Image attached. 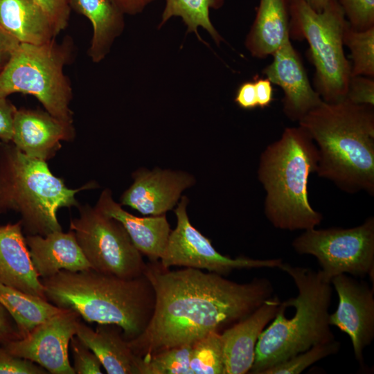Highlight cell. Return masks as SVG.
Here are the masks:
<instances>
[{"label":"cell","mask_w":374,"mask_h":374,"mask_svg":"<svg viewBox=\"0 0 374 374\" xmlns=\"http://www.w3.org/2000/svg\"><path fill=\"white\" fill-rule=\"evenodd\" d=\"M144 274L154 290V310L145 330L127 341L143 359L220 332L249 316L274 292L265 278L238 283L199 269L170 270L159 261L146 264Z\"/></svg>","instance_id":"6da1fadb"},{"label":"cell","mask_w":374,"mask_h":374,"mask_svg":"<svg viewBox=\"0 0 374 374\" xmlns=\"http://www.w3.org/2000/svg\"><path fill=\"white\" fill-rule=\"evenodd\" d=\"M319 152L317 173L348 193L374 195V107L322 103L300 121Z\"/></svg>","instance_id":"7a4b0ae2"},{"label":"cell","mask_w":374,"mask_h":374,"mask_svg":"<svg viewBox=\"0 0 374 374\" xmlns=\"http://www.w3.org/2000/svg\"><path fill=\"white\" fill-rule=\"evenodd\" d=\"M40 280L48 301L87 322L118 326L127 341L145 330L154 310V290L145 274L123 278L91 268L62 269Z\"/></svg>","instance_id":"3957f363"},{"label":"cell","mask_w":374,"mask_h":374,"mask_svg":"<svg viewBox=\"0 0 374 374\" xmlns=\"http://www.w3.org/2000/svg\"><path fill=\"white\" fill-rule=\"evenodd\" d=\"M318 161L317 148L300 125L286 127L261 153L258 178L265 192L264 213L275 228L305 231L322 222L308 196V178Z\"/></svg>","instance_id":"277c9868"},{"label":"cell","mask_w":374,"mask_h":374,"mask_svg":"<svg viewBox=\"0 0 374 374\" xmlns=\"http://www.w3.org/2000/svg\"><path fill=\"white\" fill-rule=\"evenodd\" d=\"M278 268L292 278L298 294L280 303L272 323L260 334L250 373L262 374L314 345L335 339L329 323L331 283L319 270L283 262Z\"/></svg>","instance_id":"5b68a950"},{"label":"cell","mask_w":374,"mask_h":374,"mask_svg":"<svg viewBox=\"0 0 374 374\" xmlns=\"http://www.w3.org/2000/svg\"><path fill=\"white\" fill-rule=\"evenodd\" d=\"M97 186L89 182L71 189L51 172L46 161L27 156L12 142H0V214L19 213L27 235L62 231L58 209L78 207L75 195Z\"/></svg>","instance_id":"8992f818"},{"label":"cell","mask_w":374,"mask_h":374,"mask_svg":"<svg viewBox=\"0 0 374 374\" xmlns=\"http://www.w3.org/2000/svg\"><path fill=\"white\" fill-rule=\"evenodd\" d=\"M70 38L43 44L20 43L0 72V98L20 93L36 98L47 112L73 123V90L64 72L73 59Z\"/></svg>","instance_id":"52a82bcc"},{"label":"cell","mask_w":374,"mask_h":374,"mask_svg":"<svg viewBox=\"0 0 374 374\" xmlns=\"http://www.w3.org/2000/svg\"><path fill=\"white\" fill-rule=\"evenodd\" d=\"M290 38L309 44V57L314 66V88L324 102L346 97L350 64L344 51L343 37L348 25L337 0H330L318 12L305 0H287Z\"/></svg>","instance_id":"ba28073f"},{"label":"cell","mask_w":374,"mask_h":374,"mask_svg":"<svg viewBox=\"0 0 374 374\" xmlns=\"http://www.w3.org/2000/svg\"><path fill=\"white\" fill-rule=\"evenodd\" d=\"M79 217L71 220L75 236L91 268L123 278L144 274L146 263L124 226L89 204L78 206Z\"/></svg>","instance_id":"9c48e42d"},{"label":"cell","mask_w":374,"mask_h":374,"mask_svg":"<svg viewBox=\"0 0 374 374\" xmlns=\"http://www.w3.org/2000/svg\"><path fill=\"white\" fill-rule=\"evenodd\" d=\"M292 246L300 255L315 257L321 275L330 283L332 278L341 274L359 277L369 275L373 279V216L352 228L305 230L294 239Z\"/></svg>","instance_id":"30bf717a"},{"label":"cell","mask_w":374,"mask_h":374,"mask_svg":"<svg viewBox=\"0 0 374 374\" xmlns=\"http://www.w3.org/2000/svg\"><path fill=\"white\" fill-rule=\"evenodd\" d=\"M188 202L186 196H181L174 211L177 226L174 230H171L167 245L159 260L163 267L181 266L206 269L209 272L226 276L234 269L278 268L283 263L280 258H231L220 253L213 247L211 240L190 223L187 213Z\"/></svg>","instance_id":"8fae6325"},{"label":"cell","mask_w":374,"mask_h":374,"mask_svg":"<svg viewBox=\"0 0 374 374\" xmlns=\"http://www.w3.org/2000/svg\"><path fill=\"white\" fill-rule=\"evenodd\" d=\"M80 318L75 311L62 309L24 337L6 341L0 346L15 356L37 364L48 373L75 374L68 351Z\"/></svg>","instance_id":"7c38bea8"},{"label":"cell","mask_w":374,"mask_h":374,"mask_svg":"<svg viewBox=\"0 0 374 374\" xmlns=\"http://www.w3.org/2000/svg\"><path fill=\"white\" fill-rule=\"evenodd\" d=\"M338 297L337 310L329 315V323L346 333L351 339L355 358L363 363V351L374 338L373 290L346 274L331 280Z\"/></svg>","instance_id":"4fadbf2b"},{"label":"cell","mask_w":374,"mask_h":374,"mask_svg":"<svg viewBox=\"0 0 374 374\" xmlns=\"http://www.w3.org/2000/svg\"><path fill=\"white\" fill-rule=\"evenodd\" d=\"M134 182L121 197V205L145 215H160L172 210L181 193L193 186L195 178L181 170L141 168L132 175Z\"/></svg>","instance_id":"5bb4252c"},{"label":"cell","mask_w":374,"mask_h":374,"mask_svg":"<svg viewBox=\"0 0 374 374\" xmlns=\"http://www.w3.org/2000/svg\"><path fill=\"white\" fill-rule=\"evenodd\" d=\"M272 56V62L264 68L262 73L272 84L282 89L284 114L290 121L299 122L323 100L311 85L299 54L290 39Z\"/></svg>","instance_id":"9a60e30c"},{"label":"cell","mask_w":374,"mask_h":374,"mask_svg":"<svg viewBox=\"0 0 374 374\" xmlns=\"http://www.w3.org/2000/svg\"><path fill=\"white\" fill-rule=\"evenodd\" d=\"M74 138L73 123L46 111L21 108L15 112L11 142L28 157L46 161L61 148L62 141Z\"/></svg>","instance_id":"2e32d148"},{"label":"cell","mask_w":374,"mask_h":374,"mask_svg":"<svg viewBox=\"0 0 374 374\" xmlns=\"http://www.w3.org/2000/svg\"><path fill=\"white\" fill-rule=\"evenodd\" d=\"M280 302L271 296L244 319L221 333L224 374H244L255 359L256 346L266 326L275 317Z\"/></svg>","instance_id":"e0dca14e"},{"label":"cell","mask_w":374,"mask_h":374,"mask_svg":"<svg viewBox=\"0 0 374 374\" xmlns=\"http://www.w3.org/2000/svg\"><path fill=\"white\" fill-rule=\"evenodd\" d=\"M0 283L46 299L44 286L23 235L21 220L0 225Z\"/></svg>","instance_id":"ac0fdd59"},{"label":"cell","mask_w":374,"mask_h":374,"mask_svg":"<svg viewBox=\"0 0 374 374\" xmlns=\"http://www.w3.org/2000/svg\"><path fill=\"white\" fill-rule=\"evenodd\" d=\"M95 206L124 226L135 247L150 262L160 260L171 232L166 214L135 216L113 199L112 191L108 188L102 192Z\"/></svg>","instance_id":"d6986e66"},{"label":"cell","mask_w":374,"mask_h":374,"mask_svg":"<svg viewBox=\"0 0 374 374\" xmlns=\"http://www.w3.org/2000/svg\"><path fill=\"white\" fill-rule=\"evenodd\" d=\"M30 258L39 278L55 275L60 270L78 271L91 268L74 233L57 231L45 236L25 237Z\"/></svg>","instance_id":"ffe728a7"},{"label":"cell","mask_w":374,"mask_h":374,"mask_svg":"<svg viewBox=\"0 0 374 374\" xmlns=\"http://www.w3.org/2000/svg\"><path fill=\"white\" fill-rule=\"evenodd\" d=\"M93 330L78 321L75 335L97 356L108 374H141L143 358L136 355L115 324L98 323Z\"/></svg>","instance_id":"44dd1931"},{"label":"cell","mask_w":374,"mask_h":374,"mask_svg":"<svg viewBox=\"0 0 374 374\" xmlns=\"http://www.w3.org/2000/svg\"><path fill=\"white\" fill-rule=\"evenodd\" d=\"M290 36L287 0H260L252 26L245 39L251 55L264 59L272 54Z\"/></svg>","instance_id":"7402d4cb"},{"label":"cell","mask_w":374,"mask_h":374,"mask_svg":"<svg viewBox=\"0 0 374 374\" xmlns=\"http://www.w3.org/2000/svg\"><path fill=\"white\" fill-rule=\"evenodd\" d=\"M71 9L87 18L93 33L87 54L94 63L103 60L125 28L124 14L112 0H69Z\"/></svg>","instance_id":"603a6c76"},{"label":"cell","mask_w":374,"mask_h":374,"mask_svg":"<svg viewBox=\"0 0 374 374\" xmlns=\"http://www.w3.org/2000/svg\"><path fill=\"white\" fill-rule=\"evenodd\" d=\"M0 26L20 43L43 44L57 37L35 0H0Z\"/></svg>","instance_id":"cb8c5ba5"},{"label":"cell","mask_w":374,"mask_h":374,"mask_svg":"<svg viewBox=\"0 0 374 374\" xmlns=\"http://www.w3.org/2000/svg\"><path fill=\"white\" fill-rule=\"evenodd\" d=\"M0 303L14 319L20 338L62 310L44 299L1 283Z\"/></svg>","instance_id":"d4e9b609"},{"label":"cell","mask_w":374,"mask_h":374,"mask_svg":"<svg viewBox=\"0 0 374 374\" xmlns=\"http://www.w3.org/2000/svg\"><path fill=\"white\" fill-rule=\"evenodd\" d=\"M224 0H165L166 4L161 15L159 26H163L170 18L179 17L186 26L188 32H193L200 39L197 29H206L218 44L222 41L211 23L209 13L211 9L220 8Z\"/></svg>","instance_id":"484cf974"},{"label":"cell","mask_w":374,"mask_h":374,"mask_svg":"<svg viewBox=\"0 0 374 374\" xmlns=\"http://www.w3.org/2000/svg\"><path fill=\"white\" fill-rule=\"evenodd\" d=\"M190 374H224L221 333L211 332L192 344Z\"/></svg>","instance_id":"4316f807"},{"label":"cell","mask_w":374,"mask_h":374,"mask_svg":"<svg viewBox=\"0 0 374 374\" xmlns=\"http://www.w3.org/2000/svg\"><path fill=\"white\" fill-rule=\"evenodd\" d=\"M343 43L350 51V76L374 77V28L358 31L345 29Z\"/></svg>","instance_id":"83f0119b"},{"label":"cell","mask_w":374,"mask_h":374,"mask_svg":"<svg viewBox=\"0 0 374 374\" xmlns=\"http://www.w3.org/2000/svg\"><path fill=\"white\" fill-rule=\"evenodd\" d=\"M192 345H183L143 359L141 374H190Z\"/></svg>","instance_id":"f1b7e54d"},{"label":"cell","mask_w":374,"mask_h":374,"mask_svg":"<svg viewBox=\"0 0 374 374\" xmlns=\"http://www.w3.org/2000/svg\"><path fill=\"white\" fill-rule=\"evenodd\" d=\"M339 348L340 343L335 339L330 342L317 344L305 351L266 369L262 374H299L314 363L329 355L336 354Z\"/></svg>","instance_id":"f546056e"},{"label":"cell","mask_w":374,"mask_h":374,"mask_svg":"<svg viewBox=\"0 0 374 374\" xmlns=\"http://www.w3.org/2000/svg\"><path fill=\"white\" fill-rule=\"evenodd\" d=\"M350 28L364 31L374 28V0H337Z\"/></svg>","instance_id":"4dcf8cb0"},{"label":"cell","mask_w":374,"mask_h":374,"mask_svg":"<svg viewBox=\"0 0 374 374\" xmlns=\"http://www.w3.org/2000/svg\"><path fill=\"white\" fill-rule=\"evenodd\" d=\"M75 374H101V363L97 356L76 335L70 341Z\"/></svg>","instance_id":"1f68e13d"},{"label":"cell","mask_w":374,"mask_h":374,"mask_svg":"<svg viewBox=\"0 0 374 374\" xmlns=\"http://www.w3.org/2000/svg\"><path fill=\"white\" fill-rule=\"evenodd\" d=\"M47 371L37 364L15 356L0 346V374H46Z\"/></svg>","instance_id":"d6a6232c"},{"label":"cell","mask_w":374,"mask_h":374,"mask_svg":"<svg viewBox=\"0 0 374 374\" xmlns=\"http://www.w3.org/2000/svg\"><path fill=\"white\" fill-rule=\"evenodd\" d=\"M345 98L355 104L374 107L373 78L363 75L350 76Z\"/></svg>","instance_id":"836d02e7"},{"label":"cell","mask_w":374,"mask_h":374,"mask_svg":"<svg viewBox=\"0 0 374 374\" xmlns=\"http://www.w3.org/2000/svg\"><path fill=\"white\" fill-rule=\"evenodd\" d=\"M49 18L56 36L68 26L71 15L69 0H35Z\"/></svg>","instance_id":"e575fe53"},{"label":"cell","mask_w":374,"mask_h":374,"mask_svg":"<svg viewBox=\"0 0 374 374\" xmlns=\"http://www.w3.org/2000/svg\"><path fill=\"white\" fill-rule=\"evenodd\" d=\"M17 107L8 99L0 98V140L12 141L13 121Z\"/></svg>","instance_id":"d590c367"},{"label":"cell","mask_w":374,"mask_h":374,"mask_svg":"<svg viewBox=\"0 0 374 374\" xmlns=\"http://www.w3.org/2000/svg\"><path fill=\"white\" fill-rule=\"evenodd\" d=\"M235 102L244 109H253L258 107L253 82L247 81L240 85L235 93Z\"/></svg>","instance_id":"8d00e7d4"},{"label":"cell","mask_w":374,"mask_h":374,"mask_svg":"<svg viewBox=\"0 0 374 374\" xmlns=\"http://www.w3.org/2000/svg\"><path fill=\"white\" fill-rule=\"evenodd\" d=\"M20 42L0 26V72L8 64Z\"/></svg>","instance_id":"74e56055"},{"label":"cell","mask_w":374,"mask_h":374,"mask_svg":"<svg viewBox=\"0 0 374 374\" xmlns=\"http://www.w3.org/2000/svg\"><path fill=\"white\" fill-rule=\"evenodd\" d=\"M19 338L14 319L0 303V345L6 341Z\"/></svg>","instance_id":"f35d334b"},{"label":"cell","mask_w":374,"mask_h":374,"mask_svg":"<svg viewBox=\"0 0 374 374\" xmlns=\"http://www.w3.org/2000/svg\"><path fill=\"white\" fill-rule=\"evenodd\" d=\"M253 83L258 107L261 108L267 107L273 100L272 83L267 78H255Z\"/></svg>","instance_id":"ab89813d"},{"label":"cell","mask_w":374,"mask_h":374,"mask_svg":"<svg viewBox=\"0 0 374 374\" xmlns=\"http://www.w3.org/2000/svg\"><path fill=\"white\" fill-rule=\"evenodd\" d=\"M124 14L134 15L141 12L147 6L155 0H112Z\"/></svg>","instance_id":"60d3db41"},{"label":"cell","mask_w":374,"mask_h":374,"mask_svg":"<svg viewBox=\"0 0 374 374\" xmlns=\"http://www.w3.org/2000/svg\"><path fill=\"white\" fill-rule=\"evenodd\" d=\"M316 12H321L330 0H305Z\"/></svg>","instance_id":"b9f144b4"}]
</instances>
